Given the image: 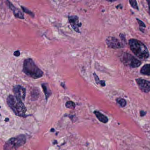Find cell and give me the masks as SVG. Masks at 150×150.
<instances>
[{
  "label": "cell",
  "instance_id": "obj_1",
  "mask_svg": "<svg viewBox=\"0 0 150 150\" xmlns=\"http://www.w3.org/2000/svg\"><path fill=\"white\" fill-rule=\"evenodd\" d=\"M129 47L132 52L141 60H146L149 56V53L147 47L142 41L135 39L129 41Z\"/></svg>",
  "mask_w": 150,
  "mask_h": 150
},
{
  "label": "cell",
  "instance_id": "obj_2",
  "mask_svg": "<svg viewBox=\"0 0 150 150\" xmlns=\"http://www.w3.org/2000/svg\"><path fill=\"white\" fill-rule=\"evenodd\" d=\"M23 71L26 75L34 79L40 78L44 75V72L31 58L25 60L23 64Z\"/></svg>",
  "mask_w": 150,
  "mask_h": 150
},
{
  "label": "cell",
  "instance_id": "obj_3",
  "mask_svg": "<svg viewBox=\"0 0 150 150\" xmlns=\"http://www.w3.org/2000/svg\"><path fill=\"white\" fill-rule=\"evenodd\" d=\"M7 102L16 115L19 117H24L26 108L22 100L15 96L10 95L7 98Z\"/></svg>",
  "mask_w": 150,
  "mask_h": 150
},
{
  "label": "cell",
  "instance_id": "obj_4",
  "mask_svg": "<svg viewBox=\"0 0 150 150\" xmlns=\"http://www.w3.org/2000/svg\"><path fill=\"white\" fill-rule=\"evenodd\" d=\"M26 137L24 135H20L10 139L4 145V150H11L18 149L26 142Z\"/></svg>",
  "mask_w": 150,
  "mask_h": 150
},
{
  "label": "cell",
  "instance_id": "obj_5",
  "mask_svg": "<svg viewBox=\"0 0 150 150\" xmlns=\"http://www.w3.org/2000/svg\"><path fill=\"white\" fill-rule=\"evenodd\" d=\"M121 60L125 65L130 68L139 67L142 62L133 55L127 53H124L121 56Z\"/></svg>",
  "mask_w": 150,
  "mask_h": 150
},
{
  "label": "cell",
  "instance_id": "obj_6",
  "mask_svg": "<svg viewBox=\"0 0 150 150\" xmlns=\"http://www.w3.org/2000/svg\"><path fill=\"white\" fill-rule=\"evenodd\" d=\"M106 43L107 45L110 48L113 49H118L123 48L124 44L120 41L118 39L114 37H108L106 39Z\"/></svg>",
  "mask_w": 150,
  "mask_h": 150
},
{
  "label": "cell",
  "instance_id": "obj_7",
  "mask_svg": "<svg viewBox=\"0 0 150 150\" xmlns=\"http://www.w3.org/2000/svg\"><path fill=\"white\" fill-rule=\"evenodd\" d=\"M14 96L21 100H24L26 95V90L25 88L20 85H16L13 87Z\"/></svg>",
  "mask_w": 150,
  "mask_h": 150
},
{
  "label": "cell",
  "instance_id": "obj_8",
  "mask_svg": "<svg viewBox=\"0 0 150 150\" xmlns=\"http://www.w3.org/2000/svg\"><path fill=\"white\" fill-rule=\"evenodd\" d=\"M137 83L138 85L140 90L144 92H150V82L142 78L136 79Z\"/></svg>",
  "mask_w": 150,
  "mask_h": 150
},
{
  "label": "cell",
  "instance_id": "obj_9",
  "mask_svg": "<svg viewBox=\"0 0 150 150\" xmlns=\"http://www.w3.org/2000/svg\"><path fill=\"white\" fill-rule=\"evenodd\" d=\"M69 21L72 28L77 33H80L79 28L82 25V24L79 22V18L77 16L73 15L69 16L68 17Z\"/></svg>",
  "mask_w": 150,
  "mask_h": 150
},
{
  "label": "cell",
  "instance_id": "obj_10",
  "mask_svg": "<svg viewBox=\"0 0 150 150\" xmlns=\"http://www.w3.org/2000/svg\"><path fill=\"white\" fill-rule=\"evenodd\" d=\"M7 4L9 9L12 11L14 16L19 19H24L23 14L19 9L16 8L9 1H7Z\"/></svg>",
  "mask_w": 150,
  "mask_h": 150
},
{
  "label": "cell",
  "instance_id": "obj_11",
  "mask_svg": "<svg viewBox=\"0 0 150 150\" xmlns=\"http://www.w3.org/2000/svg\"><path fill=\"white\" fill-rule=\"evenodd\" d=\"M94 114H95L97 119L102 123H106L108 121V118L105 115L103 114L100 113L98 111H95L94 112Z\"/></svg>",
  "mask_w": 150,
  "mask_h": 150
},
{
  "label": "cell",
  "instance_id": "obj_12",
  "mask_svg": "<svg viewBox=\"0 0 150 150\" xmlns=\"http://www.w3.org/2000/svg\"><path fill=\"white\" fill-rule=\"evenodd\" d=\"M41 86L45 96L46 100L47 101L49 97L52 95V91L50 90L47 83H43Z\"/></svg>",
  "mask_w": 150,
  "mask_h": 150
},
{
  "label": "cell",
  "instance_id": "obj_13",
  "mask_svg": "<svg viewBox=\"0 0 150 150\" xmlns=\"http://www.w3.org/2000/svg\"><path fill=\"white\" fill-rule=\"evenodd\" d=\"M141 73L143 75L150 76V63L145 64L141 68Z\"/></svg>",
  "mask_w": 150,
  "mask_h": 150
},
{
  "label": "cell",
  "instance_id": "obj_14",
  "mask_svg": "<svg viewBox=\"0 0 150 150\" xmlns=\"http://www.w3.org/2000/svg\"><path fill=\"white\" fill-rule=\"evenodd\" d=\"M93 76H94V79H95V82H96L97 84H100L101 86L104 87L105 86V82L104 80H100L99 78L98 77V76L97 75L95 74V73H93Z\"/></svg>",
  "mask_w": 150,
  "mask_h": 150
},
{
  "label": "cell",
  "instance_id": "obj_15",
  "mask_svg": "<svg viewBox=\"0 0 150 150\" xmlns=\"http://www.w3.org/2000/svg\"><path fill=\"white\" fill-rule=\"evenodd\" d=\"M116 102L121 107H125L127 105L126 100L122 98H118L116 99Z\"/></svg>",
  "mask_w": 150,
  "mask_h": 150
},
{
  "label": "cell",
  "instance_id": "obj_16",
  "mask_svg": "<svg viewBox=\"0 0 150 150\" xmlns=\"http://www.w3.org/2000/svg\"><path fill=\"white\" fill-rule=\"evenodd\" d=\"M66 107L69 109H74L76 105L73 101H68L66 103Z\"/></svg>",
  "mask_w": 150,
  "mask_h": 150
},
{
  "label": "cell",
  "instance_id": "obj_17",
  "mask_svg": "<svg viewBox=\"0 0 150 150\" xmlns=\"http://www.w3.org/2000/svg\"><path fill=\"white\" fill-rule=\"evenodd\" d=\"M21 8H22V10L24 12H25L26 14H29L30 16H31L33 17H34V14L33 12H32L31 11L29 10V9H27V8H25V7H23V6H21Z\"/></svg>",
  "mask_w": 150,
  "mask_h": 150
},
{
  "label": "cell",
  "instance_id": "obj_18",
  "mask_svg": "<svg viewBox=\"0 0 150 150\" xmlns=\"http://www.w3.org/2000/svg\"><path fill=\"white\" fill-rule=\"evenodd\" d=\"M129 3H130V5L132 6V8L135 9L139 10L138 5H137V2L135 0L133 1H129Z\"/></svg>",
  "mask_w": 150,
  "mask_h": 150
},
{
  "label": "cell",
  "instance_id": "obj_19",
  "mask_svg": "<svg viewBox=\"0 0 150 150\" xmlns=\"http://www.w3.org/2000/svg\"><path fill=\"white\" fill-rule=\"evenodd\" d=\"M136 19L137 20V22H138V24H139V26L141 27H144V28L146 27L145 24L142 20H140L139 18H137Z\"/></svg>",
  "mask_w": 150,
  "mask_h": 150
},
{
  "label": "cell",
  "instance_id": "obj_20",
  "mask_svg": "<svg viewBox=\"0 0 150 150\" xmlns=\"http://www.w3.org/2000/svg\"><path fill=\"white\" fill-rule=\"evenodd\" d=\"M16 57H18L20 56V52L19 50H17V51H15L13 54Z\"/></svg>",
  "mask_w": 150,
  "mask_h": 150
},
{
  "label": "cell",
  "instance_id": "obj_21",
  "mask_svg": "<svg viewBox=\"0 0 150 150\" xmlns=\"http://www.w3.org/2000/svg\"><path fill=\"white\" fill-rule=\"evenodd\" d=\"M146 114V112H144V111H141L140 112V115L141 117H143V116H145Z\"/></svg>",
  "mask_w": 150,
  "mask_h": 150
},
{
  "label": "cell",
  "instance_id": "obj_22",
  "mask_svg": "<svg viewBox=\"0 0 150 150\" xmlns=\"http://www.w3.org/2000/svg\"><path fill=\"white\" fill-rule=\"evenodd\" d=\"M147 2H148V5H149V11H150V1H147Z\"/></svg>",
  "mask_w": 150,
  "mask_h": 150
},
{
  "label": "cell",
  "instance_id": "obj_23",
  "mask_svg": "<svg viewBox=\"0 0 150 150\" xmlns=\"http://www.w3.org/2000/svg\"><path fill=\"white\" fill-rule=\"evenodd\" d=\"M54 131H55V130H54V129H53V128L52 129H51V132H54Z\"/></svg>",
  "mask_w": 150,
  "mask_h": 150
}]
</instances>
